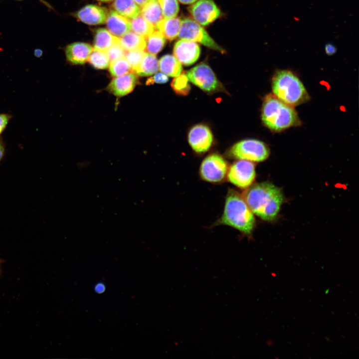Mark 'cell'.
<instances>
[{"label": "cell", "mask_w": 359, "mask_h": 359, "mask_svg": "<svg viewBox=\"0 0 359 359\" xmlns=\"http://www.w3.org/2000/svg\"><path fill=\"white\" fill-rule=\"evenodd\" d=\"M188 10L194 21L202 25L212 22L220 13L213 0H199L189 6Z\"/></svg>", "instance_id": "cell-10"}, {"label": "cell", "mask_w": 359, "mask_h": 359, "mask_svg": "<svg viewBox=\"0 0 359 359\" xmlns=\"http://www.w3.org/2000/svg\"><path fill=\"white\" fill-rule=\"evenodd\" d=\"M150 0H134V1L137 3V4L140 7L144 6L146 3H147Z\"/></svg>", "instance_id": "cell-37"}, {"label": "cell", "mask_w": 359, "mask_h": 359, "mask_svg": "<svg viewBox=\"0 0 359 359\" xmlns=\"http://www.w3.org/2000/svg\"><path fill=\"white\" fill-rule=\"evenodd\" d=\"M325 50L328 55H332L336 52L337 49L334 45L328 43L325 45Z\"/></svg>", "instance_id": "cell-34"}, {"label": "cell", "mask_w": 359, "mask_h": 359, "mask_svg": "<svg viewBox=\"0 0 359 359\" xmlns=\"http://www.w3.org/2000/svg\"><path fill=\"white\" fill-rule=\"evenodd\" d=\"M88 61L96 69H105L109 66L110 61L106 51L94 49L90 53Z\"/></svg>", "instance_id": "cell-26"}, {"label": "cell", "mask_w": 359, "mask_h": 359, "mask_svg": "<svg viewBox=\"0 0 359 359\" xmlns=\"http://www.w3.org/2000/svg\"><path fill=\"white\" fill-rule=\"evenodd\" d=\"M112 6L117 12L128 19L141 13L140 8L134 0H114Z\"/></svg>", "instance_id": "cell-22"}, {"label": "cell", "mask_w": 359, "mask_h": 359, "mask_svg": "<svg viewBox=\"0 0 359 359\" xmlns=\"http://www.w3.org/2000/svg\"><path fill=\"white\" fill-rule=\"evenodd\" d=\"M145 53L144 50L138 49L126 51L125 57L134 71L140 64Z\"/></svg>", "instance_id": "cell-30"}, {"label": "cell", "mask_w": 359, "mask_h": 359, "mask_svg": "<svg viewBox=\"0 0 359 359\" xmlns=\"http://www.w3.org/2000/svg\"><path fill=\"white\" fill-rule=\"evenodd\" d=\"M243 197L253 214L267 221L276 217L283 201L281 189L268 182L250 186Z\"/></svg>", "instance_id": "cell-1"}, {"label": "cell", "mask_w": 359, "mask_h": 359, "mask_svg": "<svg viewBox=\"0 0 359 359\" xmlns=\"http://www.w3.org/2000/svg\"><path fill=\"white\" fill-rule=\"evenodd\" d=\"M3 262V261L2 260H1V259H0V272H1L0 266H1V264L2 262Z\"/></svg>", "instance_id": "cell-41"}, {"label": "cell", "mask_w": 359, "mask_h": 359, "mask_svg": "<svg viewBox=\"0 0 359 359\" xmlns=\"http://www.w3.org/2000/svg\"><path fill=\"white\" fill-rule=\"evenodd\" d=\"M226 160L217 154H212L205 158L199 168V175L204 180L219 183L226 178L228 170Z\"/></svg>", "instance_id": "cell-7"}, {"label": "cell", "mask_w": 359, "mask_h": 359, "mask_svg": "<svg viewBox=\"0 0 359 359\" xmlns=\"http://www.w3.org/2000/svg\"><path fill=\"white\" fill-rule=\"evenodd\" d=\"M119 38L113 35L108 29L101 28L96 29L94 35V49L106 51L115 43Z\"/></svg>", "instance_id": "cell-19"}, {"label": "cell", "mask_w": 359, "mask_h": 359, "mask_svg": "<svg viewBox=\"0 0 359 359\" xmlns=\"http://www.w3.org/2000/svg\"><path fill=\"white\" fill-rule=\"evenodd\" d=\"M119 38V43L126 51L146 48V39L143 36L133 31H128Z\"/></svg>", "instance_id": "cell-21"}, {"label": "cell", "mask_w": 359, "mask_h": 359, "mask_svg": "<svg viewBox=\"0 0 359 359\" xmlns=\"http://www.w3.org/2000/svg\"><path fill=\"white\" fill-rule=\"evenodd\" d=\"M169 78L167 75L162 72L157 73L154 76L148 80L152 82L158 84H164L168 81Z\"/></svg>", "instance_id": "cell-32"}, {"label": "cell", "mask_w": 359, "mask_h": 359, "mask_svg": "<svg viewBox=\"0 0 359 359\" xmlns=\"http://www.w3.org/2000/svg\"><path fill=\"white\" fill-rule=\"evenodd\" d=\"M146 51L155 55L161 51L166 44V38L159 31L154 30L146 38Z\"/></svg>", "instance_id": "cell-25"}, {"label": "cell", "mask_w": 359, "mask_h": 359, "mask_svg": "<svg viewBox=\"0 0 359 359\" xmlns=\"http://www.w3.org/2000/svg\"><path fill=\"white\" fill-rule=\"evenodd\" d=\"M171 86L175 93L180 96L187 95L190 90L188 79L185 72H181L175 77L171 83Z\"/></svg>", "instance_id": "cell-27"}, {"label": "cell", "mask_w": 359, "mask_h": 359, "mask_svg": "<svg viewBox=\"0 0 359 359\" xmlns=\"http://www.w3.org/2000/svg\"><path fill=\"white\" fill-rule=\"evenodd\" d=\"M261 119L264 125L273 132H281L301 124L294 107L283 102L272 94L264 98Z\"/></svg>", "instance_id": "cell-3"}, {"label": "cell", "mask_w": 359, "mask_h": 359, "mask_svg": "<svg viewBox=\"0 0 359 359\" xmlns=\"http://www.w3.org/2000/svg\"><path fill=\"white\" fill-rule=\"evenodd\" d=\"M131 29L133 32L145 38L152 33L155 27L148 21L141 14L130 20Z\"/></svg>", "instance_id": "cell-24"}, {"label": "cell", "mask_w": 359, "mask_h": 359, "mask_svg": "<svg viewBox=\"0 0 359 359\" xmlns=\"http://www.w3.org/2000/svg\"><path fill=\"white\" fill-rule=\"evenodd\" d=\"M110 62L124 57L126 51L118 42L115 43L106 51Z\"/></svg>", "instance_id": "cell-31"}, {"label": "cell", "mask_w": 359, "mask_h": 359, "mask_svg": "<svg viewBox=\"0 0 359 359\" xmlns=\"http://www.w3.org/2000/svg\"><path fill=\"white\" fill-rule=\"evenodd\" d=\"M181 23V20L176 16L163 17L156 27L166 39L173 40L178 36Z\"/></svg>", "instance_id": "cell-17"}, {"label": "cell", "mask_w": 359, "mask_h": 359, "mask_svg": "<svg viewBox=\"0 0 359 359\" xmlns=\"http://www.w3.org/2000/svg\"><path fill=\"white\" fill-rule=\"evenodd\" d=\"M159 69L168 76L174 77L179 75L182 69L181 63L174 56L170 54L165 55L160 58Z\"/></svg>", "instance_id": "cell-18"}, {"label": "cell", "mask_w": 359, "mask_h": 359, "mask_svg": "<svg viewBox=\"0 0 359 359\" xmlns=\"http://www.w3.org/2000/svg\"><path fill=\"white\" fill-rule=\"evenodd\" d=\"M109 67L111 74L115 77L129 73L132 70L125 57L110 62Z\"/></svg>", "instance_id": "cell-28"}, {"label": "cell", "mask_w": 359, "mask_h": 359, "mask_svg": "<svg viewBox=\"0 0 359 359\" xmlns=\"http://www.w3.org/2000/svg\"><path fill=\"white\" fill-rule=\"evenodd\" d=\"M256 176L254 164L250 161L239 160L230 167L227 174L228 180L240 188H247L252 185Z\"/></svg>", "instance_id": "cell-9"}, {"label": "cell", "mask_w": 359, "mask_h": 359, "mask_svg": "<svg viewBox=\"0 0 359 359\" xmlns=\"http://www.w3.org/2000/svg\"><path fill=\"white\" fill-rule=\"evenodd\" d=\"M270 154L267 146L262 141L253 139L241 140L232 146L229 156L238 160L260 162L266 160Z\"/></svg>", "instance_id": "cell-5"}, {"label": "cell", "mask_w": 359, "mask_h": 359, "mask_svg": "<svg viewBox=\"0 0 359 359\" xmlns=\"http://www.w3.org/2000/svg\"><path fill=\"white\" fill-rule=\"evenodd\" d=\"M188 141L191 148L195 152L202 153L210 149L213 142V136L208 127L198 124L190 130Z\"/></svg>", "instance_id": "cell-11"}, {"label": "cell", "mask_w": 359, "mask_h": 359, "mask_svg": "<svg viewBox=\"0 0 359 359\" xmlns=\"http://www.w3.org/2000/svg\"><path fill=\"white\" fill-rule=\"evenodd\" d=\"M180 2L183 4H192L197 1V0H178Z\"/></svg>", "instance_id": "cell-38"}, {"label": "cell", "mask_w": 359, "mask_h": 359, "mask_svg": "<svg viewBox=\"0 0 359 359\" xmlns=\"http://www.w3.org/2000/svg\"><path fill=\"white\" fill-rule=\"evenodd\" d=\"M42 51H41L40 49H36L35 52V55L36 56H40L42 54Z\"/></svg>", "instance_id": "cell-39"}, {"label": "cell", "mask_w": 359, "mask_h": 359, "mask_svg": "<svg viewBox=\"0 0 359 359\" xmlns=\"http://www.w3.org/2000/svg\"><path fill=\"white\" fill-rule=\"evenodd\" d=\"M233 227L243 234H250L253 231L255 220L243 197L233 189L228 190L223 213L215 225Z\"/></svg>", "instance_id": "cell-2"}, {"label": "cell", "mask_w": 359, "mask_h": 359, "mask_svg": "<svg viewBox=\"0 0 359 359\" xmlns=\"http://www.w3.org/2000/svg\"><path fill=\"white\" fill-rule=\"evenodd\" d=\"M173 53L181 64L188 66L193 64L198 59L200 49L196 42L180 39L175 43Z\"/></svg>", "instance_id": "cell-12"}, {"label": "cell", "mask_w": 359, "mask_h": 359, "mask_svg": "<svg viewBox=\"0 0 359 359\" xmlns=\"http://www.w3.org/2000/svg\"><path fill=\"white\" fill-rule=\"evenodd\" d=\"M93 49L88 43L76 42L68 45L65 52L68 61L74 64H82L88 61Z\"/></svg>", "instance_id": "cell-15"}, {"label": "cell", "mask_w": 359, "mask_h": 359, "mask_svg": "<svg viewBox=\"0 0 359 359\" xmlns=\"http://www.w3.org/2000/svg\"><path fill=\"white\" fill-rule=\"evenodd\" d=\"M105 22L108 30L117 37H121L131 30L130 19L113 10L108 12Z\"/></svg>", "instance_id": "cell-16"}, {"label": "cell", "mask_w": 359, "mask_h": 359, "mask_svg": "<svg viewBox=\"0 0 359 359\" xmlns=\"http://www.w3.org/2000/svg\"><path fill=\"white\" fill-rule=\"evenodd\" d=\"M164 17L176 16L179 11L178 0H158Z\"/></svg>", "instance_id": "cell-29"}, {"label": "cell", "mask_w": 359, "mask_h": 359, "mask_svg": "<svg viewBox=\"0 0 359 359\" xmlns=\"http://www.w3.org/2000/svg\"><path fill=\"white\" fill-rule=\"evenodd\" d=\"M108 11L103 7L88 4L75 13L76 17L82 22L90 25H98L106 22Z\"/></svg>", "instance_id": "cell-13"}, {"label": "cell", "mask_w": 359, "mask_h": 359, "mask_svg": "<svg viewBox=\"0 0 359 359\" xmlns=\"http://www.w3.org/2000/svg\"><path fill=\"white\" fill-rule=\"evenodd\" d=\"M186 74L190 82L205 92H213L221 88V84L213 71L205 63L197 64Z\"/></svg>", "instance_id": "cell-8"}, {"label": "cell", "mask_w": 359, "mask_h": 359, "mask_svg": "<svg viewBox=\"0 0 359 359\" xmlns=\"http://www.w3.org/2000/svg\"><path fill=\"white\" fill-rule=\"evenodd\" d=\"M140 14L156 27L164 16L158 0H150L142 7Z\"/></svg>", "instance_id": "cell-20"}, {"label": "cell", "mask_w": 359, "mask_h": 359, "mask_svg": "<svg viewBox=\"0 0 359 359\" xmlns=\"http://www.w3.org/2000/svg\"><path fill=\"white\" fill-rule=\"evenodd\" d=\"M11 116L7 114H0V135L6 127Z\"/></svg>", "instance_id": "cell-33"}, {"label": "cell", "mask_w": 359, "mask_h": 359, "mask_svg": "<svg viewBox=\"0 0 359 359\" xmlns=\"http://www.w3.org/2000/svg\"><path fill=\"white\" fill-rule=\"evenodd\" d=\"M178 37L180 39L198 42L220 52H224V49L214 41L200 24L191 19L181 20Z\"/></svg>", "instance_id": "cell-6"}, {"label": "cell", "mask_w": 359, "mask_h": 359, "mask_svg": "<svg viewBox=\"0 0 359 359\" xmlns=\"http://www.w3.org/2000/svg\"><path fill=\"white\" fill-rule=\"evenodd\" d=\"M97 0L102 1V2H108V1H110L112 0Z\"/></svg>", "instance_id": "cell-40"}, {"label": "cell", "mask_w": 359, "mask_h": 359, "mask_svg": "<svg viewBox=\"0 0 359 359\" xmlns=\"http://www.w3.org/2000/svg\"><path fill=\"white\" fill-rule=\"evenodd\" d=\"M95 291L97 293H102L105 290V286L103 283H97L95 286Z\"/></svg>", "instance_id": "cell-35"}, {"label": "cell", "mask_w": 359, "mask_h": 359, "mask_svg": "<svg viewBox=\"0 0 359 359\" xmlns=\"http://www.w3.org/2000/svg\"><path fill=\"white\" fill-rule=\"evenodd\" d=\"M5 153V147L2 140L0 139V162L3 158Z\"/></svg>", "instance_id": "cell-36"}, {"label": "cell", "mask_w": 359, "mask_h": 359, "mask_svg": "<svg viewBox=\"0 0 359 359\" xmlns=\"http://www.w3.org/2000/svg\"><path fill=\"white\" fill-rule=\"evenodd\" d=\"M137 81L138 77L135 73H127L114 78L109 83L108 89L115 96H124L133 90Z\"/></svg>", "instance_id": "cell-14"}, {"label": "cell", "mask_w": 359, "mask_h": 359, "mask_svg": "<svg viewBox=\"0 0 359 359\" xmlns=\"http://www.w3.org/2000/svg\"><path fill=\"white\" fill-rule=\"evenodd\" d=\"M271 86L274 96L293 107L304 103L310 99L303 84L291 71H276L272 78Z\"/></svg>", "instance_id": "cell-4"}, {"label": "cell", "mask_w": 359, "mask_h": 359, "mask_svg": "<svg viewBox=\"0 0 359 359\" xmlns=\"http://www.w3.org/2000/svg\"><path fill=\"white\" fill-rule=\"evenodd\" d=\"M159 69V61L155 55L145 52L144 57L135 72L140 76H150Z\"/></svg>", "instance_id": "cell-23"}]
</instances>
